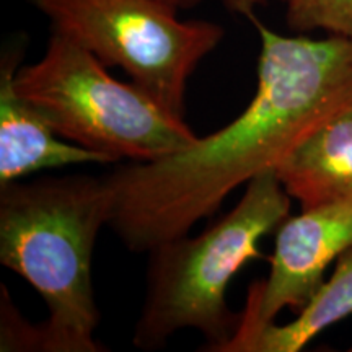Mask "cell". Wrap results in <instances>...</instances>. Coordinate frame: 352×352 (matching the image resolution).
<instances>
[{
	"label": "cell",
	"mask_w": 352,
	"mask_h": 352,
	"mask_svg": "<svg viewBox=\"0 0 352 352\" xmlns=\"http://www.w3.org/2000/svg\"><path fill=\"white\" fill-rule=\"evenodd\" d=\"M266 2V0H230V3H228V8L233 12H239V13H243V15H248L250 12H253V8L256 3H263ZM285 2V0H283Z\"/></svg>",
	"instance_id": "11"
},
{
	"label": "cell",
	"mask_w": 352,
	"mask_h": 352,
	"mask_svg": "<svg viewBox=\"0 0 352 352\" xmlns=\"http://www.w3.org/2000/svg\"><path fill=\"white\" fill-rule=\"evenodd\" d=\"M349 351H351V352H352V347H351V349H349Z\"/></svg>",
	"instance_id": "13"
},
{
	"label": "cell",
	"mask_w": 352,
	"mask_h": 352,
	"mask_svg": "<svg viewBox=\"0 0 352 352\" xmlns=\"http://www.w3.org/2000/svg\"><path fill=\"white\" fill-rule=\"evenodd\" d=\"M261 38L252 101L232 122L191 147L107 175L108 227L122 245L147 253L186 235L254 176L279 166L311 132L352 104V39L284 36L248 15Z\"/></svg>",
	"instance_id": "1"
},
{
	"label": "cell",
	"mask_w": 352,
	"mask_h": 352,
	"mask_svg": "<svg viewBox=\"0 0 352 352\" xmlns=\"http://www.w3.org/2000/svg\"><path fill=\"white\" fill-rule=\"evenodd\" d=\"M292 197L276 171L246 183L239 204L196 236H175L148 250L145 297L132 344L164 349L176 333L196 329L204 351L220 352L239 328L227 287L246 263L261 256L259 243L290 215Z\"/></svg>",
	"instance_id": "3"
},
{
	"label": "cell",
	"mask_w": 352,
	"mask_h": 352,
	"mask_svg": "<svg viewBox=\"0 0 352 352\" xmlns=\"http://www.w3.org/2000/svg\"><path fill=\"white\" fill-rule=\"evenodd\" d=\"M276 175L302 209L352 196V104L311 132Z\"/></svg>",
	"instance_id": "8"
},
{
	"label": "cell",
	"mask_w": 352,
	"mask_h": 352,
	"mask_svg": "<svg viewBox=\"0 0 352 352\" xmlns=\"http://www.w3.org/2000/svg\"><path fill=\"white\" fill-rule=\"evenodd\" d=\"M107 67H121L170 113L184 116L188 82L223 39L214 21L182 20L164 0H30Z\"/></svg>",
	"instance_id": "5"
},
{
	"label": "cell",
	"mask_w": 352,
	"mask_h": 352,
	"mask_svg": "<svg viewBox=\"0 0 352 352\" xmlns=\"http://www.w3.org/2000/svg\"><path fill=\"white\" fill-rule=\"evenodd\" d=\"M352 248V196L302 209L277 227L266 279L253 283L239 328L220 352H240L284 310L300 311L324 283L328 267Z\"/></svg>",
	"instance_id": "6"
},
{
	"label": "cell",
	"mask_w": 352,
	"mask_h": 352,
	"mask_svg": "<svg viewBox=\"0 0 352 352\" xmlns=\"http://www.w3.org/2000/svg\"><path fill=\"white\" fill-rule=\"evenodd\" d=\"M107 175L43 176L0 186V263L43 298L47 318L34 324V351L100 352V310L91 259L109 223Z\"/></svg>",
	"instance_id": "2"
},
{
	"label": "cell",
	"mask_w": 352,
	"mask_h": 352,
	"mask_svg": "<svg viewBox=\"0 0 352 352\" xmlns=\"http://www.w3.org/2000/svg\"><path fill=\"white\" fill-rule=\"evenodd\" d=\"M352 315V248L334 264L311 300L289 323H271L241 346L240 352H298L318 334Z\"/></svg>",
	"instance_id": "9"
},
{
	"label": "cell",
	"mask_w": 352,
	"mask_h": 352,
	"mask_svg": "<svg viewBox=\"0 0 352 352\" xmlns=\"http://www.w3.org/2000/svg\"><path fill=\"white\" fill-rule=\"evenodd\" d=\"M23 50L10 47L0 64V186L20 182L43 170L111 160L60 138L46 118L19 94L16 70Z\"/></svg>",
	"instance_id": "7"
},
{
	"label": "cell",
	"mask_w": 352,
	"mask_h": 352,
	"mask_svg": "<svg viewBox=\"0 0 352 352\" xmlns=\"http://www.w3.org/2000/svg\"><path fill=\"white\" fill-rule=\"evenodd\" d=\"M107 69L74 39L52 32L41 59L16 70L15 87L60 138L113 164L160 160L199 139L183 118Z\"/></svg>",
	"instance_id": "4"
},
{
	"label": "cell",
	"mask_w": 352,
	"mask_h": 352,
	"mask_svg": "<svg viewBox=\"0 0 352 352\" xmlns=\"http://www.w3.org/2000/svg\"><path fill=\"white\" fill-rule=\"evenodd\" d=\"M164 2L176 8L178 12H182V10H191V8L197 7L199 3L204 2V0H164Z\"/></svg>",
	"instance_id": "12"
},
{
	"label": "cell",
	"mask_w": 352,
	"mask_h": 352,
	"mask_svg": "<svg viewBox=\"0 0 352 352\" xmlns=\"http://www.w3.org/2000/svg\"><path fill=\"white\" fill-rule=\"evenodd\" d=\"M290 30L310 33L323 30L331 36L352 39V0H285Z\"/></svg>",
	"instance_id": "10"
}]
</instances>
